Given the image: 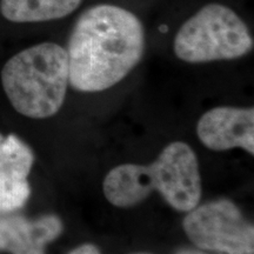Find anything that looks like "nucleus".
I'll list each match as a JSON object with an SVG mask.
<instances>
[{
    "label": "nucleus",
    "instance_id": "nucleus-7",
    "mask_svg": "<svg viewBox=\"0 0 254 254\" xmlns=\"http://www.w3.org/2000/svg\"><path fill=\"white\" fill-rule=\"evenodd\" d=\"M33 164V151L26 142L12 133H0V213H12L26 205Z\"/></svg>",
    "mask_w": 254,
    "mask_h": 254
},
{
    "label": "nucleus",
    "instance_id": "nucleus-8",
    "mask_svg": "<svg viewBox=\"0 0 254 254\" xmlns=\"http://www.w3.org/2000/svg\"><path fill=\"white\" fill-rule=\"evenodd\" d=\"M63 232L59 217L46 214L27 219L21 215L0 217V251L11 254H45L47 244Z\"/></svg>",
    "mask_w": 254,
    "mask_h": 254
},
{
    "label": "nucleus",
    "instance_id": "nucleus-4",
    "mask_svg": "<svg viewBox=\"0 0 254 254\" xmlns=\"http://www.w3.org/2000/svg\"><path fill=\"white\" fill-rule=\"evenodd\" d=\"M253 46L245 21L218 2L204 6L187 19L173 43L176 56L190 64L239 59L249 55Z\"/></svg>",
    "mask_w": 254,
    "mask_h": 254
},
{
    "label": "nucleus",
    "instance_id": "nucleus-6",
    "mask_svg": "<svg viewBox=\"0 0 254 254\" xmlns=\"http://www.w3.org/2000/svg\"><path fill=\"white\" fill-rule=\"evenodd\" d=\"M196 135L205 147L212 151L243 148L254 154L253 107L220 106L200 117Z\"/></svg>",
    "mask_w": 254,
    "mask_h": 254
},
{
    "label": "nucleus",
    "instance_id": "nucleus-1",
    "mask_svg": "<svg viewBox=\"0 0 254 254\" xmlns=\"http://www.w3.org/2000/svg\"><path fill=\"white\" fill-rule=\"evenodd\" d=\"M145 47L144 25L131 11L110 4L88 7L68 38L69 85L85 93L109 90L140 63Z\"/></svg>",
    "mask_w": 254,
    "mask_h": 254
},
{
    "label": "nucleus",
    "instance_id": "nucleus-11",
    "mask_svg": "<svg viewBox=\"0 0 254 254\" xmlns=\"http://www.w3.org/2000/svg\"><path fill=\"white\" fill-rule=\"evenodd\" d=\"M178 254H204L201 252H196V251H190V250H185V251H180Z\"/></svg>",
    "mask_w": 254,
    "mask_h": 254
},
{
    "label": "nucleus",
    "instance_id": "nucleus-2",
    "mask_svg": "<svg viewBox=\"0 0 254 254\" xmlns=\"http://www.w3.org/2000/svg\"><path fill=\"white\" fill-rule=\"evenodd\" d=\"M105 198L116 207H132L154 190L178 212H190L201 199L198 158L189 144L166 146L153 164H123L111 170L103 184Z\"/></svg>",
    "mask_w": 254,
    "mask_h": 254
},
{
    "label": "nucleus",
    "instance_id": "nucleus-9",
    "mask_svg": "<svg viewBox=\"0 0 254 254\" xmlns=\"http://www.w3.org/2000/svg\"><path fill=\"white\" fill-rule=\"evenodd\" d=\"M82 0H0V13L12 23H44L67 17Z\"/></svg>",
    "mask_w": 254,
    "mask_h": 254
},
{
    "label": "nucleus",
    "instance_id": "nucleus-5",
    "mask_svg": "<svg viewBox=\"0 0 254 254\" xmlns=\"http://www.w3.org/2000/svg\"><path fill=\"white\" fill-rule=\"evenodd\" d=\"M186 236L202 250L226 254H254V228L228 199L198 205L183 221Z\"/></svg>",
    "mask_w": 254,
    "mask_h": 254
},
{
    "label": "nucleus",
    "instance_id": "nucleus-10",
    "mask_svg": "<svg viewBox=\"0 0 254 254\" xmlns=\"http://www.w3.org/2000/svg\"><path fill=\"white\" fill-rule=\"evenodd\" d=\"M69 254H100V252L95 246L86 244V245H81L77 247V249L73 250Z\"/></svg>",
    "mask_w": 254,
    "mask_h": 254
},
{
    "label": "nucleus",
    "instance_id": "nucleus-3",
    "mask_svg": "<svg viewBox=\"0 0 254 254\" xmlns=\"http://www.w3.org/2000/svg\"><path fill=\"white\" fill-rule=\"evenodd\" d=\"M1 84L13 109L32 119H46L60 111L69 85L66 49L41 43L8 59Z\"/></svg>",
    "mask_w": 254,
    "mask_h": 254
}]
</instances>
